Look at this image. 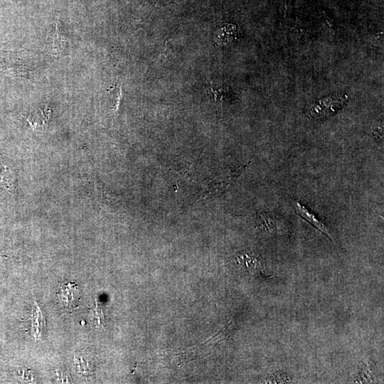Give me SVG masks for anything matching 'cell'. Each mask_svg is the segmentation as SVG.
I'll use <instances>...</instances> for the list:
<instances>
[{"mask_svg": "<svg viewBox=\"0 0 384 384\" xmlns=\"http://www.w3.org/2000/svg\"><path fill=\"white\" fill-rule=\"evenodd\" d=\"M210 86L211 92L215 97V101H219L221 103L223 94L225 92V90L223 89L222 87H217L215 85L214 86L212 82H210Z\"/></svg>", "mask_w": 384, "mask_h": 384, "instance_id": "obj_4", "label": "cell"}, {"mask_svg": "<svg viewBox=\"0 0 384 384\" xmlns=\"http://www.w3.org/2000/svg\"><path fill=\"white\" fill-rule=\"evenodd\" d=\"M78 287L75 284H64L58 290L59 300L70 309L76 306L78 302Z\"/></svg>", "mask_w": 384, "mask_h": 384, "instance_id": "obj_3", "label": "cell"}, {"mask_svg": "<svg viewBox=\"0 0 384 384\" xmlns=\"http://www.w3.org/2000/svg\"><path fill=\"white\" fill-rule=\"evenodd\" d=\"M293 208L295 212L302 218L308 221L316 229L320 230L328 238L333 240V236L331 235L329 228L314 213H313L309 208L304 206L298 201H294L292 202Z\"/></svg>", "mask_w": 384, "mask_h": 384, "instance_id": "obj_1", "label": "cell"}, {"mask_svg": "<svg viewBox=\"0 0 384 384\" xmlns=\"http://www.w3.org/2000/svg\"><path fill=\"white\" fill-rule=\"evenodd\" d=\"M341 103L334 100H321L309 107L308 114L313 118L320 119L334 112Z\"/></svg>", "mask_w": 384, "mask_h": 384, "instance_id": "obj_2", "label": "cell"}, {"mask_svg": "<svg viewBox=\"0 0 384 384\" xmlns=\"http://www.w3.org/2000/svg\"><path fill=\"white\" fill-rule=\"evenodd\" d=\"M103 319L102 312L100 309H98L97 305L96 304L94 309L93 314V321L96 326H100L101 325V321Z\"/></svg>", "mask_w": 384, "mask_h": 384, "instance_id": "obj_5", "label": "cell"}]
</instances>
